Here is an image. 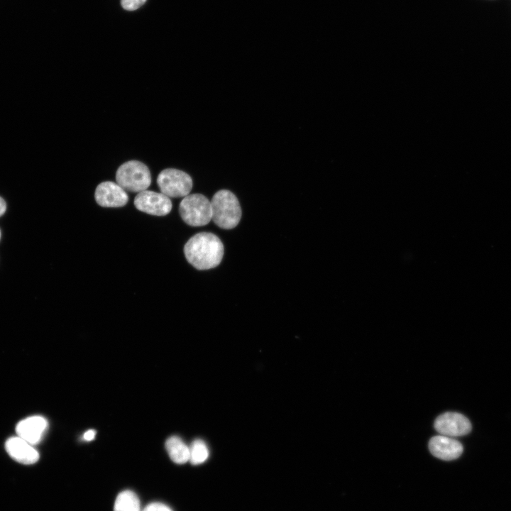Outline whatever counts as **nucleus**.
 <instances>
[{
    "label": "nucleus",
    "instance_id": "nucleus-6",
    "mask_svg": "<svg viewBox=\"0 0 511 511\" xmlns=\"http://www.w3.org/2000/svg\"><path fill=\"white\" fill-rule=\"evenodd\" d=\"M134 205L138 210L154 216H165L172 209V202L162 192L144 190L138 192L134 199Z\"/></svg>",
    "mask_w": 511,
    "mask_h": 511
},
{
    "label": "nucleus",
    "instance_id": "nucleus-3",
    "mask_svg": "<svg viewBox=\"0 0 511 511\" xmlns=\"http://www.w3.org/2000/svg\"><path fill=\"white\" fill-rule=\"evenodd\" d=\"M116 181L125 191L138 193L150 186L151 175L148 167L142 162L129 160L118 168Z\"/></svg>",
    "mask_w": 511,
    "mask_h": 511
},
{
    "label": "nucleus",
    "instance_id": "nucleus-17",
    "mask_svg": "<svg viewBox=\"0 0 511 511\" xmlns=\"http://www.w3.org/2000/svg\"><path fill=\"white\" fill-rule=\"evenodd\" d=\"M95 435L96 432L93 429H89L84 434L83 438L84 440L89 441L94 439Z\"/></svg>",
    "mask_w": 511,
    "mask_h": 511
},
{
    "label": "nucleus",
    "instance_id": "nucleus-18",
    "mask_svg": "<svg viewBox=\"0 0 511 511\" xmlns=\"http://www.w3.org/2000/svg\"><path fill=\"white\" fill-rule=\"evenodd\" d=\"M6 209V204L3 198L0 197V216L4 214Z\"/></svg>",
    "mask_w": 511,
    "mask_h": 511
},
{
    "label": "nucleus",
    "instance_id": "nucleus-5",
    "mask_svg": "<svg viewBox=\"0 0 511 511\" xmlns=\"http://www.w3.org/2000/svg\"><path fill=\"white\" fill-rule=\"evenodd\" d=\"M160 192L168 197H185L192 188L191 177L184 171L167 168L162 170L157 178Z\"/></svg>",
    "mask_w": 511,
    "mask_h": 511
},
{
    "label": "nucleus",
    "instance_id": "nucleus-10",
    "mask_svg": "<svg viewBox=\"0 0 511 511\" xmlns=\"http://www.w3.org/2000/svg\"><path fill=\"white\" fill-rule=\"evenodd\" d=\"M48 427L47 420L41 416H31L19 422L16 430L17 436L34 445L42 439Z\"/></svg>",
    "mask_w": 511,
    "mask_h": 511
},
{
    "label": "nucleus",
    "instance_id": "nucleus-13",
    "mask_svg": "<svg viewBox=\"0 0 511 511\" xmlns=\"http://www.w3.org/2000/svg\"><path fill=\"white\" fill-rule=\"evenodd\" d=\"M114 511H143L138 496L131 490L120 493L114 502Z\"/></svg>",
    "mask_w": 511,
    "mask_h": 511
},
{
    "label": "nucleus",
    "instance_id": "nucleus-1",
    "mask_svg": "<svg viewBox=\"0 0 511 511\" xmlns=\"http://www.w3.org/2000/svg\"><path fill=\"white\" fill-rule=\"evenodd\" d=\"M187 261L203 270L219 265L224 256V246L219 238L209 232H200L191 237L184 246Z\"/></svg>",
    "mask_w": 511,
    "mask_h": 511
},
{
    "label": "nucleus",
    "instance_id": "nucleus-4",
    "mask_svg": "<svg viewBox=\"0 0 511 511\" xmlns=\"http://www.w3.org/2000/svg\"><path fill=\"white\" fill-rule=\"evenodd\" d=\"M179 211L182 220L191 226H202L211 220V202L202 194L185 196L180 204Z\"/></svg>",
    "mask_w": 511,
    "mask_h": 511
},
{
    "label": "nucleus",
    "instance_id": "nucleus-11",
    "mask_svg": "<svg viewBox=\"0 0 511 511\" xmlns=\"http://www.w3.org/2000/svg\"><path fill=\"white\" fill-rule=\"evenodd\" d=\"M6 450L12 458L23 464L35 463L39 458V453L33 445L18 436L6 441Z\"/></svg>",
    "mask_w": 511,
    "mask_h": 511
},
{
    "label": "nucleus",
    "instance_id": "nucleus-15",
    "mask_svg": "<svg viewBox=\"0 0 511 511\" xmlns=\"http://www.w3.org/2000/svg\"><path fill=\"white\" fill-rule=\"evenodd\" d=\"M146 0H121L122 7L127 11H134L141 7Z\"/></svg>",
    "mask_w": 511,
    "mask_h": 511
},
{
    "label": "nucleus",
    "instance_id": "nucleus-19",
    "mask_svg": "<svg viewBox=\"0 0 511 511\" xmlns=\"http://www.w3.org/2000/svg\"><path fill=\"white\" fill-rule=\"evenodd\" d=\"M0 238H1V231H0Z\"/></svg>",
    "mask_w": 511,
    "mask_h": 511
},
{
    "label": "nucleus",
    "instance_id": "nucleus-16",
    "mask_svg": "<svg viewBox=\"0 0 511 511\" xmlns=\"http://www.w3.org/2000/svg\"><path fill=\"white\" fill-rule=\"evenodd\" d=\"M143 511H172L168 506L160 502H152L148 505Z\"/></svg>",
    "mask_w": 511,
    "mask_h": 511
},
{
    "label": "nucleus",
    "instance_id": "nucleus-7",
    "mask_svg": "<svg viewBox=\"0 0 511 511\" xmlns=\"http://www.w3.org/2000/svg\"><path fill=\"white\" fill-rule=\"evenodd\" d=\"M434 426L441 435L450 437L464 436L471 430V424L468 419L454 412H447L439 415Z\"/></svg>",
    "mask_w": 511,
    "mask_h": 511
},
{
    "label": "nucleus",
    "instance_id": "nucleus-14",
    "mask_svg": "<svg viewBox=\"0 0 511 511\" xmlns=\"http://www.w3.org/2000/svg\"><path fill=\"white\" fill-rule=\"evenodd\" d=\"M209 457V450L201 439L194 440L189 446V461L193 465L203 463Z\"/></svg>",
    "mask_w": 511,
    "mask_h": 511
},
{
    "label": "nucleus",
    "instance_id": "nucleus-12",
    "mask_svg": "<svg viewBox=\"0 0 511 511\" xmlns=\"http://www.w3.org/2000/svg\"><path fill=\"white\" fill-rule=\"evenodd\" d=\"M165 448L171 460L177 464L185 463L189 459V447L178 436L169 437Z\"/></svg>",
    "mask_w": 511,
    "mask_h": 511
},
{
    "label": "nucleus",
    "instance_id": "nucleus-2",
    "mask_svg": "<svg viewBox=\"0 0 511 511\" xmlns=\"http://www.w3.org/2000/svg\"><path fill=\"white\" fill-rule=\"evenodd\" d=\"M211 202V220L224 229L236 227L241 218V208L236 195L227 189H221Z\"/></svg>",
    "mask_w": 511,
    "mask_h": 511
},
{
    "label": "nucleus",
    "instance_id": "nucleus-8",
    "mask_svg": "<svg viewBox=\"0 0 511 511\" xmlns=\"http://www.w3.org/2000/svg\"><path fill=\"white\" fill-rule=\"evenodd\" d=\"M94 198L97 203L103 207H121L128 201L126 191L111 181L100 183L95 189Z\"/></svg>",
    "mask_w": 511,
    "mask_h": 511
},
{
    "label": "nucleus",
    "instance_id": "nucleus-9",
    "mask_svg": "<svg viewBox=\"0 0 511 511\" xmlns=\"http://www.w3.org/2000/svg\"><path fill=\"white\" fill-rule=\"evenodd\" d=\"M429 449L434 456L444 461H451L458 458L463 449L458 440L440 434L431 438Z\"/></svg>",
    "mask_w": 511,
    "mask_h": 511
}]
</instances>
